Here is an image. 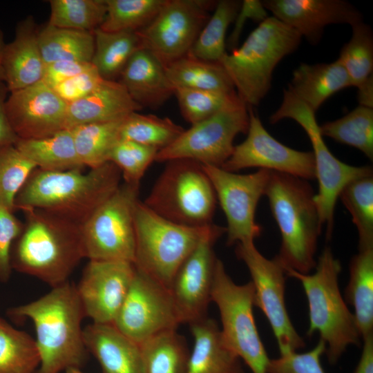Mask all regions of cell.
I'll return each instance as SVG.
<instances>
[{"instance_id":"obj_1","label":"cell","mask_w":373,"mask_h":373,"mask_svg":"<svg viewBox=\"0 0 373 373\" xmlns=\"http://www.w3.org/2000/svg\"><path fill=\"white\" fill-rule=\"evenodd\" d=\"M10 316L30 319L40 356L35 373H61L81 368L87 358L82 323L86 317L76 286L67 282L31 302L8 309Z\"/></svg>"},{"instance_id":"obj_2","label":"cell","mask_w":373,"mask_h":373,"mask_svg":"<svg viewBox=\"0 0 373 373\" xmlns=\"http://www.w3.org/2000/svg\"><path fill=\"white\" fill-rule=\"evenodd\" d=\"M23 212L25 222L12 249V269L51 287L67 282L86 258L82 224L41 209Z\"/></svg>"},{"instance_id":"obj_3","label":"cell","mask_w":373,"mask_h":373,"mask_svg":"<svg viewBox=\"0 0 373 373\" xmlns=\"http://www.w3.org/2000/svg\"><path fill=\"white\" fill-rule=\"evenodd\" d=\"M111 162L90 169L49 171L36 168L18 193L14 211L44 210L82 224L120 185Z\"/></svg>"},{"instance_id":"obj_4","label":"cell","mask_w":373,"mask_h":373,"mask_svg":"<svg viewBox=\"0 0 373 373\" xmlns=\"http://www.w3.org/2000/svg\"><path fill=\"white\" fill-rule=\"evenodd\" d=\"M265 195L281 236L276 258L285 269L309 274L323 227L313 188L308 180L271 171Z\"/></svg>"},{"instance_id":"obj_5","label":"cell","mask_w":373,"mask_h":373,"mask_svg":"<svg viewBox=\"0 0 373 373\" xmlns=\"http://www.w3.org/2000/svg\"><path fill=\"white\" fill-rule=\"evenodd\" d=\"M315 272L303 274L285 269L286 276L298 280L304 289L309 309L307 335L315 332L326 345L330 365L337 363L350 345H360L361 336L354 314L341 294L338 277L340 261L330 247H325L316 260Z\"/></svg>"},{"instance_id":"obj_6","label":"cell","mask_w":373,"mask_h":373,"mask_svg":"<svg viewBox=\"0 0 373 373\" xmlns=\"http://www.w3.org/2000/svg\"><path fill=\"white\" fill-rule=\"evenodd\" d=\"M302 37L274 17H268L249 35L244 43L220 63L236 93L247 106H257L271 86L278 64L298 47Z\"/></svg>"},{"instance_id":"obj_7","label":"cell","mask_w":373,"mask_h":373,"mask_svg":"<svg viewBox=\"0 0 373 373\" xmlns=\"http://www.w3.org/2000/svg\"><path fill=\"white\" fill-rule=\"evenodd\" d=\"M143 203L161 217L183 226L212 223L217 199L202 164L189 159L168 161Z\"/></svg>"},{"instance_id":"obj_8","label":"cell","mask_w":373,"mask_h":373,"mask_svg":"<svg viewBox=\"0 0 373 373\" xmlns=\"http://www.w3.org/2000/svg\"><path fill=\"white\" fill-rule=\"evenodd\" d=\"M135 267L169 289L178 269L197 245L204 227L169 221L140 200L134 211Z\"/></svg>"},{"instance_id":"obj_9","label":"cell","mask_w":373,"mask_h":373,"mask_svg":"<svg viewBox=\"0 0 373 373\" xmlns=\"http://www.w3.org/2000/svg\"><path fill=\"white\" fill-rule=\"evenodd\" d=\"M285 118L292 119L300 125L311 141L318 183L314 201L322 225L326 227V238L329 240L333 232L335 206L341 191L350 182L372 175V169L369 166H352L336 158L324 142L315 112L288 89L284 90L282 103L270 116L269 122L275 124Z\"/></svg>"},{"instance_id":"obj_10","label":"cell","mask_w":373,"mask_h":373,"mask_svg":"<svg viewBox=\"0 0 373 373\" xmlns=\"http://www.w3.org/2000/svg\"><path fill=\"white\" fill-rule=\"evenodd\" d=\"M211 301L218 308L220 329L227 346L249 367L252 373H268L270 358L255 323L254 289L251 281L238 285L216 260Z\"/></svg>"},{"instance_id":"obj_11","label":"cell","mask_w":373,"mask_h":373,"mask_svg":"<svg viewBox=\"0 0 373 373\" xmlns=\"http://www.w3.org/2000/svg\"><path fill=\"white\" fill-rule=\"evenodd\" d=\"M140 184L123 182L82 224L86 258L133 263Z\"/></svg>"},{"instance_id":"obj_12","label":"cell","mask_w":373,"mask_h":373,"mask_svg":"<svg viewBox=\"0 0 373 373\" xmlns=\"http://www.w3.org/2000/svg\"><path fill=\"white\" fill-rule=\"evenodd\" d=\"M247 106L242 102L191 125L171 144L159 151L155 161L189 159L202 165L221 167L233 153L235 137L247 132Z\"/></svg>"},{"instance_id":"obj_13","label":"cell","mask_w":373,"mask_h":373,"mask_svg":"<svg viewBox=\"0 0 373 373\" xmlns=\"http://www.w3.org/2000/svg\"><path fill=\"white\" fill-rule=\"evenodd\" d=\"M236 254L247 266L254 289L255 306L266 316L280 354L305 346L291 322L285 301L286 274L278 259L265 258L254 242L237 243Z\"/></svg>"},{"instance_id":"obj_14","label":"cell","mask_w":373,"mask_h":373,"mask_svg":"<svg viewBox=\"0 0 373 373\" xmlns=\"http://www.w3.org/2000/svg\"><path fill=\"white\" fill-rule=\"evenodd\" d=\"M217 2L166 0L154 19L137 31L142 48L167 66L186 55Z\"/></svg>"},{"instance_id":"obj_15","label":"cell","mask_w":373,"mask_h":373,"mask_svg":"<svg viewBox=\"0 0 373 373\" xmlns=\"http://www.w3.org/2000/svg\"><path fill=\"white\" fill-rule=\"evenodd\" d=\"M226 217L227 243L254 242L262 232L256 222L257 205L265 195L271 171L258 169L238 174L221 167L202 165Z\"/></svg>"},{"instance_id":"obj_16","label":"cell","mask_w":373,"mask_h":373,"mask_svg":"<svg viewBox=\"0 0 373 373\" xmlns=\"http://www.w3.org/2000/svg\"><path fill=\"white\" fill-rule=\"evenodd\" d=\"M180 324L169 289L146 274L135 272L113 325L138 345Z\"/></svg>"},{"instance_id":"obj_17","label":"cell","mask_w":373,"mask_h":373,"mask_svg":"<svg viewBox=\"0 0 373 373\" xmlns=\"http://www.w3.org/2000/svg\"><path fill=\"white\" fill-rule=\"evenodd\" d=\"M226 228L207 225L192 252L181 265L169 287L180 323H191L207 316L217 258L214 245Z\"/></svg>"},{"instance_id":"obj_18","label":"cell","mask_w":373,"mask_h":373,"mask_svg":"<svg viewBox=\"0 0 373 373\" xmlns=\"http://www.w3.org/2000/svg\"><path fill=\"white\" fill-rule=\"evenodd\" d=\"M249 115L247 136L242 142L234 146L232 154L222 169L235 173L256 167L308 181L316 179L312 151H297L284 145L267 132L251 108Z\"/></svg>"},{"instance_id":"obj_19","label":"cell","mask_w":373,"mask_h":373,"mask_svg":"<svg viewBox=\"0 0 373 373\" xmlns=\"http://www.w3.org/2000/svg\"><path fill=\"white\" fill-rule=\"evenodd\" d=\"M135 272L132 262L89 260L75 285L86 317L95 323L113 324Z\"/></svg>"},{"instance_id":"obj_20","label":"cell","mask_w":373,"mask_h":373,"mask_svg":"<svg viewBox=\"0 0 373 373\" xmlns=\"http://www.w3.org/2000/svg\"><path fill=\"white\" fill-rule=\"evenodd\" d=\"M9 93L6 112L19 139L43 138L66 128L68 104L43 81Z\"/></svg>"},{"instance_id":"obj_21","label":"cell","mask_w":373,"mask_h":373,"mask_svg":"<svg viewBox=\"0 0 373 373\" xmlns=\"http://www.w3.org/2000/svg\"><path fill=\"white\" fill-rule=\"evenodd\" d=\"M265 8L312 44H318L324 28L331 24L351 26L363 21L359 10L343 0H266Z\"/></svg>"},{"instance_id":"obj_22","label":"cell","mask_w":373,"mask_h":373,"mask_svg":"<svg viewBox=\"0 0 373 373\" xmlns=\"http://www.w3.org/2000/svg\"><path fill=\"white\" fill-rule=\"evenodd\" d=\"M3 83L9 93L43 80L46 64L38 41V29L29 15L20 21L14 39L6 44L2 55Z\"/></svg>"},{"instance_id":"obj_23","label":"cell","mask_w":373,"mask_h":373,"mask_svg":"<svg viewBox=\"0 0 373 373\" xmlns=\"http://www.w3.org/2000/svg\"><path fill=\"white\" fill-rule=\"evenodd\" d=\"M88 352L99 363L102 373H144L140 345L113 324L92 323L83 329Z\"/></svg>"},{"instance_id":"obj_24","label":"cell","mask_w":373,"mask_h":373,"mask_svg":"<svg viewBox=\"0 0 373 373\" xmlns=\"http://www.w3.org/2000/svg\"><path fill=\"white\" fill-rule=\"evenodd\" d=\"M119 77L130 97L142 108H157L174 95L165 66L144 48L131 57Z\"/></svg>"},{"instance_id":"obj_25","label":"cell","mask_w":373,"mask_h":373,"mask_svg":"<svg viewBox=\"0 0 373 373\" xmlns=\"http://www.w3.org/2000/svg\"><path fill=\"white\" fill-rule=\"evenodd\" d=\"M142 109L119 81L104 79L93 93L68 104L66 128L120 120Z\"/></svg>"},{"instance_id":"obj_26","label":"cell","mask_w":373,"mask_h":373,"mask_svg":"<svg viewBox=\"0 0 373 373\" xmlns=\"http://www.w3.org/2000/svg\"><path fill=\"white\" fill-rule=\"evenodd\" d=\"M194 338L185 373H240V358L227 346L216 321L207 316L189 324Z\"/></svg>"},{"instance_id":"obj_27","label":"cell","mask_w":373,"mask_h":373,"mask_svg":"<svg viewBox=\"0 0 373 373\" xmlns=\"http://www.w3.org/2000/svg\"><path fill=\"white\" fill-rule=\"evenodd\" d=\"M352 86L338 59L331 63L301 64L296 68L287 88L314 112L331 96Z\"/></svg>"},{"instance_id":"obj_28","label":"cell","mask_w":373,"mask_h":373,"mask_svg":"<svg viewBox=\"0 0 373 373\" xmlns=\"http://www.w3.org/2000/svg\"><path fill=\"white\" fill-rule=\"evenodd\" d=\"M16 147L38 169L49 171L83 169L73 133L65 128L55 134L38 139H19Z\"/></svg>"},{"instance_id":"obj_29","label":"cell","mask_w":373,"mask_h":373,"mask_svg":"<svg viewBox=\"0 0 373 373\" xmlns=\"http://www.w3.org/2000/svg\"><path fill=\"white\" fill-rule=\"evenodd\" d=\"M345 294L362 339L373 335V249L358 251L352 258Z\"/></svg>"},{"instance_id":"obj_30","label":"cell","mask_w":373,"mask_h":373,"mask_svg":"<svg viewBox=\"0 0 373 373\" xmlns=\"http://www.w3.org/2000/svg\"><path fill=\"white\" fill-rule=\"evenodd\" d=\"M165 70L174 89L184 88L227 93L236 91L220 63L202 61L189 53L166 66Z\"/></svg>"},{"instance_id":"obj_31","label":"cell","mask_w":373,"mask_h":373,"mask_svg":"<svg viewBox=\"0 0 373 373\" xmlns=\"http://www.w3.org/2000/svg\"><path fill=\"white\" fill-rule=\"evenodd\" d=\"M38 41L46 65L59 61L91 63L95 48L93 32L46 24L38 30Z\"/></svg>"},{"instance_id":"obj_32","label":"cell","mask_w":373,"mask_h":373,"mask_svg":"<svg viewBox=\"0 0 373 373\" xmlns=\"http://www.w3.org/2000/svg\"><path fill=\"white\" fill-rule=\"evenodd\" d=\"M95 48L91 64L106 80L119 77L131 57L142 48L137 31H93Z\"/></svg>"},{"instance_id":"obj_33","label":"cell","mask_w":373,"mask_h":373,"mask_svg":"<svg viewBox=\"0 0 373 373\" xmlns=\"http://www.w3.org/2000/svg\"><path fill=\"white\" fill-rule=\"evenodd\" d=\"M144 373H185L189 351L184 338L171 329L140 345Z\"/></svg>"},{"instance_id":"obj_34","label":"cell","mask_w":373,"mask_h":373,"mask_svg":"<svg viewBox=\"0 0 373 373\" xmlns=\"http://www.w3.org/2000/svg\"><path fill=\"white\" fill-rule=\"evenodd\" d=\"M124 119L82 124L70 128L78 157L84 166L93 169L108 162L112 149L121 140L120 131Z\"/></svg>"},{"instance_id":"obj_35","label":"cell","mask_w":373,"mask_h":373,"mask_svg":"<svg viewBox=\"0 0 373 373\" xmlns=\"http://www.w3.org/2000/svg\"><path fill=\"white\" fill-rule=\"evenodd\" d=\"M240 6V1H218L213 15L200 30L189 54L202 61L220 63L227 53V29L234 21Z\"/></svg>"},{"instance_id":"obj_36","label":"cell","mask_w":373,"mask_h":373,"mask_svg":"<svg viewBox=\"0 0 373 373\" xmlns=\"http://www.w3.org/2000/svg\"><path fill=\"white\" fill-rule=\"evenodd\" d=\"M39 364L35 338L0 318V373H35Z\"/></svg>"},{"instance_id":"obj_37","label":"cell","mask_w":373,"mask_h":373,"mask_svg":"<svg viewBox=\"0 0 373 373\" xmlns=\"http://www.w3.org/2000/svg\"><path fill=\"white\" fill-rule=\"evenodd\" d=\"M322 136L361 151L373 160V108L358 106L345 116L320 126Z\"/></svg>"},{"instance_id":"obj_38","label":"cell","mask_w":373,"mask_h":373,"mask_svg":"<svg viewBox=\"0 0 373 373\" xmlns=\"http://www.w3.org/2000/svg\"><path fill=\"white\" fill-rule=\"evenodd\" d=\"M184 131L169 117L133 112L124 120L121 140L133 141L157 149L171 144Z\"/></svg>"},{"instance_id":"obj_39","label":"cell","mask_w":373,"mask_h":373,"mask_svg":"<svg viewBox=\"0 0 373 373\" xmlns=\"http://www.w3.org/2000/svg\"><path fill=\"white\" fill-rule=\"evenodd\" d=\"M338 198L350 212L358 236V251L373 249V176L347 184Z\"/></svg>"},{"instance_id":"obj_40","label":"cell","mask_w":373,"mask_h":373,"mask_svg":"<svg viewBox=\"0 0 373 373\" xmlns=\"http://www.w3.org/2000/svg\"><path fill=\"white\" fill-rule=\"evenodd\" d=\"M48 25L93 32L102 24L106 14V0H50Z\"/></svg>"},{"instance_id":"obj_41","label":"cell","mask_w":373,"mask_h":373,"mask_svg":"<svg viewBox=\"0 0 373 373\" xmlns=\"http://www.w3.org/2000/svg\"><path fill=\"white\" fill-rule=\"evenodd\" d=\"M166 0H106V14L99 28L106 32L138 31L157 15Z\"/></svg>"},{"instance_id":"obj_42","label":"cell","mask_w":373,"mask_h":373,"mask_svg":"<svg viewBox=\"0 0 373 373\" xmlns=\"http://www.w3.org/2000/svg\"><path fill=\"white\" fill-rule=\"evenodd\" d=\"M174 95L182 115L191 125L242 102L236 91L227 93L178 88L175 89Z\"/></svg>"},{"instance_id":"obj_43","label":"cell","mask_w":373,"mask_h":373,"mask_svg":"<svg viewBox=\"0 0 373 373\" xmlns=\"http://www.w3.org/2000/svg\"><path fill=\"white\" fill-rule=\"evenodd\" d=\"M352 34L341 48L338 60L346 70L352 86L357 87L373 70V35L363 21L352 26Z\"/></svg>"},{"instance_id":"obj_44","label":"cell","mask_w":373,"mask_h":373,"mask_svg":"<svg viewBox=\"0 0 373 373\" xmlns=\"http://www.w3.org/2000/svg\"><path fill=\"white\" fill-rule=\"evenodd\" d=\"M36 168L15 144L0 146V207L15 212V198Z\"/></svg>"},{"instance_id":"obj_45","label":"cell","mask_w":373,"mask_h":373,"mask_svg":"<svg viewBox=\"0 0 373 373\" xmlns=\"http://www.w3.org/2000/svg\"><path fill=\"white\" fill-rule=\"evenodd\" d=\"M158 151L133 141L120 140L112 149L108 162L120 170L124 182L140 184Z\"/></svg>"},{"instance_id":"obj_46","label":"cell","mask_w":373,"mask_h":373,"mask_svg":"<svg viewBox=\"0 0 373 373\" xmlns=\"http://www.w3.org/2000/svg\"><path fill=\"white\" fill-rule=\"evenodd\" d=\"M326 345L321 339L310 350L297 351L280 354L270 359L268 373H325L321 364V356L325 353Z\"/></svg>"},{"instance_id":"obj_47","label":"cell","mask_w":373,"mask_h":373,"mask_svg":"<svg viewBox=\"0 0 373 373\" xmlns=\"http://www.w3.org/2000/svg\"><path fill=\"white\" fill-rule=\"evenodd\" d=\"M22 227L23 222L14 211L0 207V282H8L11 276L12 249Z\"/></svg>"},{"instance_id":"obj_48","label":"cell","mask_w":373,"mask_h":373,"mask_svg":"<svg viewBox=\"0 0 373 373\" xmlns=\"http://www.w3.org/2000/svg\"><path fill=\"white\" fill-rule=\"evenodd\" d=\"M104 80L93 66L53 88L56 93L68 104L95 90Z\"/></svg>"},{"instance_id":"obj_49","label":"cell","mask_w":373,"mask_h":373,"mask_svg":"<svg viewBox=\"0 0 373 373\" xmlns=\"http://www.w3.org/2000/svg\"><path fill=\"white\" fill-rule=\"evenodd\" d=\"M91 63L59 61L46 65L43 82L52 88L91 68Z\"/></svg>"},{"instance_id":"obj_50","label":"cell","mask_w":373,"mask_h":373,"mask_svg":"<svg viewBox=\"0 0 373 373\" xmlns=\"http://www.w3.org/2000/svg\"><path fill=\"white\" fill-rule=\"evenodd\" d=\"M267 17L266 10L262 1L257 0L242 1L234 20L235 26L227 41L228 48L231 50L237 48V44L247 19H252L261 22Z\"/></svg>"},{"instance_id":"obj_51","label":"cell","mask_w":373,"mask_h":373,"mask_svg":"<svg viewBox=\"0 0 373 373\" xmlns=\"http://www.w3.org/2000/svg\"><path fill=\"white\" fill-rule=\"evenodd\" d=\"M8 93L5 84H0V146L15 144L19 140L6 112V101Z\"/></svg>"},{"instance_id":"obj_52","label":"cell","mask_w":373,"mask_h":373,"mask_svg":"<svg viewBox=\"0 0 373 373\" xmlns=\"http://www.w3.org/2000/svg\"><path fill=\"white\" fill-rule=\"evenodd\" d=\"M363 341L361 355L354 373H373V335Z\"/></svg>"},{"instance_id":"obj_53","label":"cell","mask_w":373,"mask_h":373,"mask_svg":"<svg viewBox=\"0 0 373 373\" xmlns=\"http://www.w3.org/2000/svg\"><path fill=\"white\" fill-rule=\"evenodd\" d=\"M359 106L373 108V75L357 86Z\"/></svg>"},{"instance_id":"obj_54","label":"cell","mask_w":373,"mask_h":373,"mask_svg":"<svg viewBox=\"0 0 373 373\" xmlns=\"http://www.w3.org/2000/svg\"><path fill=\"white\" fill-rule=\"evenodd\" d=\"M5 41L3 30L0 27V84L3 83V67H2V55L3 51L5 46Z\"/></svg>"},{"instance_id":"obj_55","label":"cell","mask_w":373,"mask_h":373,"mask_svg":"<svg viewBox=\"0 0 373 373\" xmlns=\"http://www.w3.org/2000/svg\"><path fill=\"white\" fill-rule=\"evenodd\" d=\"M65 373H84L80 368L71 367L65 371Z\"/></svg>"},{"instance_id":"obj_56","label":"cell","mask_w":373,"mask_h":373,"mask_svg":"<svg viewBox=\"0 0 373 373\" xmlns=\"http://www.w3.org/2000/svg\"><path fill=\"white\" fill-rule=\"evenodd\" d=\"M240 373H244L243 371L240 372Z\"/></svg>"}]
</instances>
